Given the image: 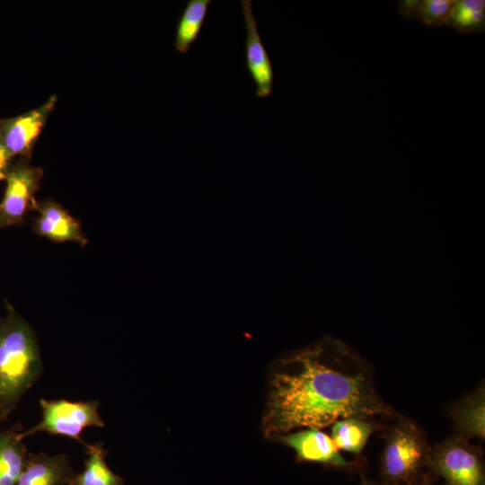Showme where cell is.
<instances>
[{
	"label": "cell",
	"instance_id": "obj_1",
	"mask_svg": "<svg viewBox=\"0 0 485 485\" xmlns=\"http://www.w3.org/2000/svg\"><path fill=\"white\" fill-rule=\"evenodd\" d=\"M392 416L366 364L344 343L322 340L275 361L267 377L264 437L322 428L346 418Z\"/></svg>",
	"mask_w": 485,
	"mask_h": 485
},
{
	"label": "cell",
	"instance_id": "obj_2",
	"mask_svg": "<svg viewBox=\"0 0 485 485\" xmlns=\"http://www.w3.org/2000/svg\"><path fill=\"white\" fill-rule=\"evenodd\" d=\"M42 363L33 330L7 304L0 317V408L7 417L40 375Z\"/></svg>",
	"mask_w": 485,
	"mask_h": 485
},
{
	"label": "cell",
	"instance_id": "obj_3",
	"mask_svg": "<svg viewBox=\"0 0 485 485\" xmlns=\"http://www.w3.org/2000/svg\"><path fill=\"white\" fill-rule=\"evenodd\" d=\"M431 447L423 431L401 416L387 431L381 456V485H409L423 474Z\"/></svg>",
	"mask_w": 485,
	"mask_h": 485
},
{
	"label": "cell",
	"instance_id": "obj_4",
	"mask_svg": "<svg viewBox=\"0 0 485 485\" xmlns=\"http://www.w3.org/2000/svg\"><path fill=\"white\" fill-rule=\"evenodd\" d=\"M427 467L446 485H485L482 450L460 436L431 448Z\"/></svg>",
	"mask_w": 485,
	"mask_h": 485
},
{
	"label": "cell",
	"instance_id": "obj_5",
	"mask_svg": "<svg viewBox=\"0 0 485 485\" xmlns=\"http://www.w3.org/2000/svg\"><path fill=\"white\" fill-rule=\"evenodd\" d=\"M42 410V419L33 428L21 432V437L37 432H48L78 440L82 431L87 427H104V422L99 414V402L70 401L66 400L40 401Z\"/></svg>",
	"mask_w": 485,
	"mask_h": 485
},
{
	"label": "cell",
	"instance_id": "obj_6",
	"mask_svg": "<svg viewBox=\"0 0 485 485\" xmlns=\"http://www.w3.org/2000/svg\"><path fill=\"white\" fill-rule=\"evenodd\" d=\"M43 171L30 165L25 158L11 166L0 202V230L23 223L26 214L36 209L34 194L40 188Z\"/></svg>",
	"mask_w": 485,
	"mask_h": 485
},
{
	"label": "cell",
	"instance_id": "obj_7",
	"mask_svg": "<svg viewBox=\"0 0 485 485\" xmlns=\"http://www.w3.org/2000/svg\"><path fill=\"white\" fill-rule=\"evenodd\" d=\"M57 101L55 95L40 106L14 118L0 119V140L12 156L30 157L31 149L40 136Z\"/></svg>",
	"mask_w": 485,
	"mask_h": 485
},
{
	"label": "cell",
	"instance_id": "obj_8",
	"mask_svg": "<svg viewBox=\"0 0 485 485\" xmlns=\"http://www.w3.org/2000/svg\"><path fill=\"white\" fill-rule=\"evenodd\" d=\"M245 26V66L256 86L257 97L262 99L272 93L274 72L270 58L258 31L251 0H241Z\"/></svg>",
	"mask_w": 485,
	"mask_h": 485
},
{
	"label": "cell",
	"instance_id": "obj_9",
	"mask_svg": "<svg viewBox=\"0 0 485 485\" xmlns=\"http://www.w3.org/2000/svg\"><path fill=\"white\" fill-rule=\"evenodd\" d=\"M273 440L292 448L300 461L329 465L338 469L353 468L340 454L331 437L319 428H309L276 436Z\"/></svg>",
	"mask_w": 485,
	"mask_h": 485
},
{
	"label": "cell",
	"instance_id": "obj_10",
	"mask_svg": "<svg viewBox=\"0 0 485 485\" xmlns=\"http://www.w3.org/2000/svg\"><path fill=\"white\" fill-rule=\"evenodd\" d=\"M36 209L39 216L33 229L38 235L57 242H74L81 246L88 242L80 222L58 203L45 200L38 203Z\"/></svg>",
	"mask_w": 485,
	"mask_h": 485
},
{
	"label": "cell",
	"instance_id": "obj_11",
	"mask_svg": "<svg viewBox=\"0 0 485 485\" xmlns=\"http://www.w3.org/2000/svg\"><path fill=\"white\" fill-rule=\"evenodd\" d=\"M75 477L66 454H29L15 485H72Z\"/></svg>",
	"mask_w": 485,
	"mask_h": 485
},
{
	"label": "cell",
	"instance_id": "obj_12",
	"mask_svg": "<svg viewBox=\"0 0 485 485\" xmlns=\"http://www.w3.org/2000/svg\"><path fill=\"white\" fill-rule=\"evenodd\" d=\"M459 436L466 439H484L485 389L483 382L473 392L447 408Z\"/></svg>",
	"mask_w": 485,
	"mask_h": 485
},
{
	"label": "cell",
	"instance_id": "obj_13",
	"mask_svg": "<svg viewBox=\"0 0 485 485\" xmlns=\"http://www.w3.org/2000/svg\"><path fill=\"white\" fill-rule=\"evenodd\" d=\"M19 428L0 430V485H15L27 459Z\"/></svg>",
	"mask_w": 485,
	"mask_h": 485
},
{
	"label": "cell",
	"instance_id": "obj_14",
	"mask_svg": "<svg viewBox=\"0 0 485 485\" xmlns=\"http://www.w3.org/2000/svg\"><path fill=\"white\" fill-rule=\"evenodd\" d=\"M210 0H189L177 22L174 48L187 54L198 40L204 24Z\"/></svg>",
	"mask_w": 485,
	"mask_h": 485
},
{
	"label": "cell",
	"instance_id": "obj_15",
	"mask_svg": "<svg viewBox=\"0 0 485 485\" xmlns=\"http://www.w3.org/2000/svg\"><path fill=\"white\" fill-rule=\"evenodd\" d=\"M87 458L83 472L75 474L72 485H123L124 480L108 466L107 451L101 444H84Z\"/></svg>",
	"mask_w": 485,
	"mask_h": 485
},
{
	"label": "cell",
	"instance_id": "obj_16",
	"mask_svg": "<svg viewBox=\"0 0 485 485\" xmlns=\"http://www.w3.org/2000/svg\"><path fill=\"white\" fill-rule=\"evenodd\" d=\"M377 425L359 418H346L331 426V438L338 449L359 454Z\"/></svg>",
	"mask_w": 485,
	"mask_h": 485
},
{
	"label": "cell",
	"instance_id": "obj_17",
	"mask_svg": "<svg viewBox=\"0 0 485 485\" xmlns=\"http://www.w3.org/2000/svg\"><path fill=\"white\" fill-rule=\"evenodd\" d=\"M445 24L460 33L484 31L485 1L455 0Z\"/></svg>",
	"mask_w": 485,
	"mask_h": 485
},
{
	"label": "cell",
	"instance_id": "obj_18",
	"mask_svg": "<svg viewBox=\"0 0 485 485\" xmlns=\"http://www.w3.org/2000/svg\"><path fill=\"white\" fill-rule=\"evenodd\" d=\"M455 0H424L418 18L426 26L438 27L445 24Z\"/></svg>",
	"mask_w": 485,
	"mask_h": 485
},
{
	"label": "cell",
	"instance_id": "obj_19",
	"mask_svg": "<svg viewBox=\"0 0 485 485\" xmlns=\"http://www.w3.org/2000/svg\"><path fill=\"white\" fill-rule=\"evenodd\" d=\"M421 3L419 0H401L398 2L399 13L405 20H411L418 16Z\"/></svg>",
	"mask_w": 485,
	"mask_h": 485
},
{
	"label": "cell",
	"instance_id": "obj_20",
	"mask_svg": "<svg viewBox=\"0 0 485 485\" xmlns=\"http://www.w3.org/2000/svg\"><path fill=\"white\" fill-rule=\"evenodd\" d=\"M12 157L13 156L0 140V180L5 178L9 169L11 168L12 164L10 161Z\"/></svg>",
	"mask_w": 485,
	"mask_h": 485
},
{
	"label": "cell",
	"instance_id": "obj_21",
	"mask_svg": "<svg viewBox=\"0 0 485 485\" xmlns=\"http://www.w3.org/2000/svg\"><path fill=\"white\" fill-rule=\"evenodd\" d=\"M409 485H433L431 480L424 473Z\"/></svg>",
	"mask_w": 485,
	"mask_h": 485
},
{
	"label": "cell",
	"instance_id": "obj_22",
	"mask_svg": "<svg viewBox=\"0 0 485 485\" xmlns=\"http://www.w3.org/2000/svg\"><path fill=\"white\" fill-rule=\"evenodd\" d=\"M6 416L3 413L1 408H0V422L4 421L6 419Z\"/></svg>",
	"mask_w": 485,
	"mask_h": 485
},
{
	"label": "cell",
	"instance_id": "obj_23",
	"mask_svg": "<svg viewBox=\"0 0 485 485\" xmlns=\"http://www.w3.org/2000/svg\"><path fill=\"white\" fill-rule=\"evenodd\" d=\"M361 485H378L370 481H364Z\"/></svg>",
	"mask_w": 485,
	"mask_h": 485
}]
</instances>
